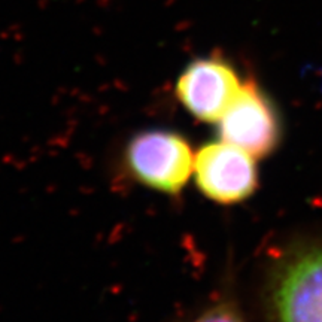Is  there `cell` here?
<instances>
[{
  "label": "cell",
  "instance_id": "5b68a950",
  "mask_svg": "<svg viewBox=\"0 0 322 322\" xmlns=\"http://www.w3.org/2000/svg\"><path fill=\"white\" fill-rule=\"evenodd\" d=\"M221 139L239 146L252 157H264L273 151L279 137L278 120L269 100L255 82H246L221 116Z\"/></svg>",
  "mask_w": 322,
  "mask_h": 322
},
{
  "label": "cell",
  "instance_id": "3957f363",
  "mask_svg": "<svg viewBox=\"0 0 322 322\" xmlns=\"http://www.w3.org/2000/svg\"><path fill=\"white\" fill-rule=\"evenodd\" d=\"M255 157L225 140L204 145L194 158L195 182L218 203H237L257 187Z\"/></svg>",
  "mask_w": 322,
  "mask_h": 322
},
{
  "label": "cell",
  "instance_id": "7a4b0ae2",
  "mask_svg": "<svg viewBox=\"0 0 322 322\" xmlns=\"http://www.w3.org/2000/svg\"><path fill=\"white\" fill-rule=\"evenodd\" d=\"M124 160L131 176L145 187L178 194L194 172V155L185 137L170 130H145L126 146Z\"/></svg>",
  "mask_w": 322,
  "mask_h": 322
},
{
  "label": "cell",
  "instance_id": "6da1fadb",
  "mask_svg": "<svg viewBox=\"0 0 322 322\" xmlns=\"http://www.w3.org/2000/svg\"><path fill=\"white\" fill-rule=\"evenodd\" d=\"M267 322H322V239L285 248L269 267Z\"/></svg>",
  "mask_w": 322,
  "mask_h": 322
},
{
  "label": "cell",
  "instance_id": "8992f818",
  "mask_svg": "<svg viewBox=\"0 0 322 322\" xmlns=\"http://www.w3.org/2000/svg\"><path fill=\"white\" fill-rule=\"evenodd\" d=\"M185 322H246L242 309L233 294L225 292L212 301L208 307L198 312L194 318Z\"/></svg>",
  "mask_w": 322,
  "mask_h": 322
},
{
  "label": "cell",
  "instance_id": "277c9868",
  "mask_svg": "<svg viewBox=\"0 0 322 322\" xmlns=\"http://www.w3.org/2000/svg\"><path fill=\"white\" fill-rule=\"evenodd\" d=\"M242 88L234 67L219 57L197 58L176 84V94L187 110L200 121H219Z\"/></svg>",
  "mask_w": 322,
  "mask_h": 322
}]
</instances>
